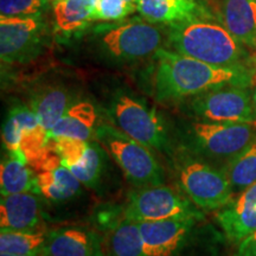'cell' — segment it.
Listing matches in <instances>:
<instances>
[{
	"label": "cell",
	"instance_id": "3957f363",
	"mask_svg": "<svg viewBox=\"0 0 256 256\" xmlns=\"http://www.w3.org/2000/svg\"><path fill=\"white\" fill-rule=\"evenodd\" d=\"M89 48L102 60L115 64H130L154 56L162 49V34L147 20L134 18L92 28Z\"/></svg>",
	"mask_w": 256,
	"mask_h": 256
},
{
	"label": "cell",
	"instance_id": "ac0fdd59",
	"mask_svg": "<svg viewBox=\"0 0 256 256\" xmlns=\"http://www.w3.org/2000/svg\"><path fill=\"white\" fill-rule=\"evenodd\" d=\"M0 190L2 196L20 192L40 194L36 183V172L28 164L20 148L8 152V158L2 162Z\"/></svg>",
	"mask_w": 256,
	"mask_h": 256
},
{
	"label": "cell",
	"instance_id": "d6986e66",
	"mask_svg": "<svg viewBox=\"0 0 256 256\" xmlns=\"http://www.w3.org/2000/svg\"><path fill=\"white\" fill-rule=\"evenodd\" d=\"M95 107L88 101L72 104L58 122L51 128L50 136H72L89 140L95 136L96 130Z\"/></svg>",
	"mask_w": 256,
	"mask_h": 256
},
{
	"label": "cell",
	"instance_id": "6da1fadb",
	"mask_svg": "<svg viewBox=\"0 0 256 256\" xmlns=\"http://www.w3.org/2000/svg\"><path fill=\"white\" fill-rule=\"evenodd\" d=\"M154 95L159 102H177L223 86L250 87L252 68H229L202 62L168 49L156 52Z\"/></svg>",
	"mask_w": 256,
	"mask_h": 256
},
{
	"label": "cell",
	"instance_id": "7402d4cb",
	"mask_svg": "<svg viewBox=\"0 0 256 256\" xmlns=\"http://www.w3.org/2000/svg\"><path fill=\"white\" fill-rule=\"evenodd\" d=\"M38 192L51 202H64L80 192L81 183L64 165L36 174Z\"/></svg>",
	"mask_w": 256,
	"mask_h": 256
},
{
	"label": "cell",
	"instance_id": "52a82bcc",
	"mask_svg": "<svg viewBox=\"0 0 256 256\" xmlns=\"http://www.w3.org/2000/svg\"><path fill=\"white\" fill-rule=\"evenodd\" d=\"M200 209L176 188L160 184L138 188L128 197L122 215L133 222L162 220L176 217L202 220Z\"/></svg>",
	"mask_w": 256,
	"mask_h": 256
},
{
	"label": "cell",
	"instance_id": "9c48e42d",
	"mask_svg": "<svg viewBox=\"0 0 256 256\" xmlns=\"http://www.w3.org/2000/svg\"><path fill=\"white\" fill-rule=\"evenodd\" d=\"M46 26L42 14L0 17V57L5 64H23L40 55Z\"/></svg>",
	"mask_w": 256,
	"mask_h": 256
},
{
	"label": "cell",
	"instance_id": "30bf717a",
	"mask_svg": "<svg viewBox=\"0 0 256 256\" xmlns=\"http://www.w3.org/2000/svg\"><path fill=\"white\" fill-rule=\"evenodd\" d=\"M190 136L200 152L232 159L252 142L256 124L202 120L191 124Z\"/></svg>",
	"mask_w": 256,
	"mask_h": 256
},
{
	"label": "cell",
	"instance_id": "f546056e",
	"mask_svg": "<svg viewBox=\"0 0 256 256\" xmlns=\"http://www.w3.org/2000/svg\"><path fill=\"white\" fill-rule=\"evenodd\" d=\"M235 256H256V232L238 243Z\"/></svg>",
	"mask_w": 256,
	"mask_h": 256
},
{
	"label": "cell",
	"instance_id": "44dd1931",
	"mask_svg": "<svg viewBox=\"0 0 256 256\" xmlns=\"http://www.w3.org/2000/svg\"><path fill=\"white\" fill-rule=\"evenodd\" d=\"M95 0H54L52 12L56 30L72 34L88 28L92 22Z\"/></svg>",
	"mask_w": 256,
	"mask_h": 256
},
{
	"label": "cell",
	"instance_id": "83f0119b",
	"mask_svg": "<svg viewBox=\"0 0 256 256\" xmlns=\"http://www.w3.org/2000/svg\"><path fill=\"white\" fill-rule=\"evenodd\" d=\"M136 10V4L128 0H95L92 22L122 20Z\"/></svg>",
	"mask_w": 256,
	"mask_h": 256
},
{
	"label": "cell",
	"instance_id": "4fadbf2b",
	"mask_svg": "<svg viewBox=\"0 0 256 256\" xmlns=\"http://www.w3.org/2000/svg\"><path fill=\"white\" fill-rule=\"evenodd\" d=\"M211 17L243 46L256 48V0H218Z\"/></svg>",
	"mask_w": 256,
	"mask_h": 256
},
{
	"label": "cell",
	"instance_id": "7c38bea8",
	"mask_svg": "<svg viewBox=\"0 0 256 256\" xmlns=\"http://www.w3.org/2000/svg\"><path fill=\"white\" fill-rule=\"evenodd\" d=\"M216 220L224 234L234 243L242 242L256 232V182L240 192L222 208Z\"/></svg>",
	"mask_w": 256,
	"mask_h": 256
},
{
	"label": "cell",
	"instance_id": "9a60e30c",
	"mask_svg": "<svg viewBox=\"0 0 256 256\" xmlns=\"http://www.w3.org/2000/svg\"><path fill=\"white\" fill-rule=\"evenodd\" d=\"M40 208L37 194L20 192L2 196L0 226L4 230H38Z\"/></svg>",
	"mask_w": 256,
	"mask_h": 256
},
{
	"label": "cell",
	"instance_id": "d4e9b609",
	"mask_svg": "<svg viewBox=\"0 0 256 256\" xmlns=\"http://www.w3.org/2000/svg\"><path fill=\"white\" fill-rule=\"evenodd\" d=\"M40 124L37 114L30 106H14L10 110L2 127V142L8 152L19 148L22 136L25 130L38 126Z\"/></svg>",
	"mask_w": 256,
	"mask_h": 256
},
{
	"label": "cell",
	"instance_id": "603a6c76",
	"mask_svg": "<svg viewBox=\"0 0 256 256\" xmlns=\"http://www.w3.org/2000/svg\"><path fill=\"white\" fill-rule=\"evenodd\" d=\"M46 232L42 230H4L0 232V252L10 255H42Z\"/></svg>",
	"mask_w": 256,
	"mask_h": 256
},
{
	"label": "cell",
	"instance_id": "484cf974",
	"mask_svg": "<svg viewBox=\"0 0 256 256\" xmlns=\"http://www.w3.org/2000/svg\"><path fill=\"white\" fill-rule=\"evenodd\" d=\"M104 148L98 142H89L88 150L82 160L68 168L80 183L88 188H94L100 182L104 170Z\"/></svg>",
	"mask_w": 256,
	"mask_h": 256
},
{
	"label": "cell",
	"instance_id": "7a4b0ae2",
	"mask_svg": "<svg viewBox=\"0 0 256 256\" xmlns=\"http://www.w3.org/2000/svg\"><path fill=\"white\" fill-rule=\"evenodd\" d=\"M168 43L172 51L212 66L250 68L246 46L211 16L168 25Z\"/></svg>",
	"mask_w": 256,
	"mask_h": 256
},
{
	"label": "cell",
	"instance_id": "5b68a950",
	"mask_svg": "<svg viewBox=\"0 0 256 256\" xmlns=\"http://www.w3.org/2000/svg\"><path fill=\"white\" fill-rule=\"evenodd\" d=\"M112 124L127 136L154 151L170 147L168 130L154 108L127 92H119L112 98Z\"/></svg>",
	"mask_w": 256,
	"mask_h": 256
},
{
	"label": "cell",
	"instance_id": "4316f807",
	"mask_svg": "<svg viewBox=\"0 0 256 256\" xmlns=\"http://www.w3.org/2000/svg\"><path fill=\"white\" fill-rule=\"evenodd\" d=\"M89 140H82L72 136H50L49 144L52 147L66 168L76 165L87 152Z\"/></svg>",
	"mask_w": 256,
	"mask_h": 256
},
{
	"label": "cell",
	"instance_id": "cb8c5ba5",
	"mask_svg": "<svg viewBox=\"0 0 256 256\" xmlns=\"http://www.w3.org/2000/svg\"><path fill=\"white\" fill-rule=\"evenodd\" d=\"M234 194L250 186L256 182V136L249 145L232 159L224 168Z\"/></svg>",
	"mask_w": 256,
	"mask_h": 256
},
{
	"label": "cell",
	"instance_id": "ba28073f",
	"mask_svg": "<svg viewBox=\"0 0 256 256\" xmlns=\"http://www.w3.org/2000/svg\"><path fill=\"white\" fill-rule=\"evenodd\" d=\"M248 88L230 84L211 89L192 96L188 108L204 121L256 124V110Z\"/></svg>",
	"mask_w": 256,
	"mask_h": 256
},
{
	"label": "cell",
	"instance_id": "f1b7e54d",
	"mask_svg": "<svg viewBox=\"0 0 256 256\" xmlns=\"http://www.w3.org/2000/svg\"><path fill=\"white\" fill-rule=\"evenodd\" d=\"M50 0H0L2 17H26L42 14Z\"/></svg>",
	"mask_w": 256,
	"mask_h": 256
},
{
	"label": "cell",
	"instance_id": "e0dca14e",
	"mask_svg": "<svg viewBox=\"0 0 256 256\" xmlns=\"http://www.w3.org/2000/svg\"><path fill=\"white\" fill-rule=\"evenodd\" d=\"M104 256H145L142 238L136 222L122 215L113 223H106Z\"/></svg>",
	"mask_w": 256,
	"mask_h": 256
},
{
	"label": "cell",
	"instance_id": "8992f818",
	"mask_svg": "<svg viewBox=\"0 0 256 256\" xmlns=\"http://www.w3.org/2000/svg\"><path fill=\"white\" fill-rule=\"evenodd\" d=\"M178 184L183 194L200 210H220L234 198L224 171L194 158L178 162Z\"/></svg>",
	"mask_w": 256,
	"mask_h": 256
},
{
	"label": "cell",
	"instance_id": "277c9868",
	"mask_svg": "<svg viewBox=\"0 0 256 256\" xmlns=\"http://www.w3.org/2000/svg\"><path fill=\"white\" fill-rule=\"evenodd\" d=\"M94 139L114 159L127 180L136 188L164 183V168L156 159L152 150L127 136L113 124L96 126Z\"/></svg>",
	"mask_w": 256,
	"mask_h": 256
},
{
	"label": "cell",
	"instance_id": "4dcf8cb0",
	"mask_svg": "<svg viewBox=\"0 0 256 256\" xmlns=\"http://www.w3.org/2000/svg\"><path fill=\"white\" fill-rule=\"evenodd\" d=\"M0 256H46L44 254L42 255H10V254H2V252H0Z\"/></svg>",
	"mask_w": 256,
	"mask_h": 256
},
{
	"label": "cell",
	"instance_id": "5bb4252c",
	"mask_svg": "<svg viewBox=\"0 0 256 256\" xmlns=\"http://www.w3.org/2000/svg\"><path fill=\"white\" fill-rule=\"evenodd\" d=\"M46 256H104L100 236L92 230L66 226L46 232Z\"/></svg>",
	"mask_w": 256,
	"mask_h": 256
},
{
	"label": "cell",
	"instance_id": "2e32d148",
	"mask_svg": "<svg viewBox=\"0 0 256 256\" xmlns=\"http://www.w3.org/2000/svg\"><path fill=\"white\" fill-rule=\"evenodd\" d=\"M136 10L152 24L172 25L210 16L197 0H138Z\"/></svg>",
	"mask_w": 256,
	"mask_h": 256
},
{
	"label": "cell",
	"instance_id": "1f68e13d",
	"mask_svg": "<svg viewBox=\"0 0 256 256\" xmlns=\"http://www.w3.org/2000/svg\"><path fill=\"white\" fill-rule=\"evenodd\" d=\"M252 102H254V107H255V110H256V88H255V90H254V94H252Z\"/></svg>",
	"mask_w": 256,
	"mask_h": 256
},
{
	"label": "cell",
	"instance_id": "ffe728a7",
	"mask_svg": "<svg viewBox=\"0 0 256 256\" xmlns=\"http://www.w3.org/2000/svg\"><path fill=\"white\" fill-rule=\"evenodd\" d=\"M72 95L62 87H44L32 95L30 101L31 110L37 114L40 124L48 132L58 122L72 106Z\"/></svg>",
	"mask_w": 256,
	"mask_h": 256
},
{
	"label": "cell",
	"instance_id": "8fae6325",
	"mask_svg": "<svg viewBox=\"0 0 256 256\" xmlns=\"http://www.w3.org/2000/svg\"><path fill=\"white\" fill-rule=\"evenodd\" d=\"M198 218H176L139 222L145 256H174L185 244Z\"/></svg>",
	"mask_w": 256,
	"mask_h": 256
}]
</instances>
